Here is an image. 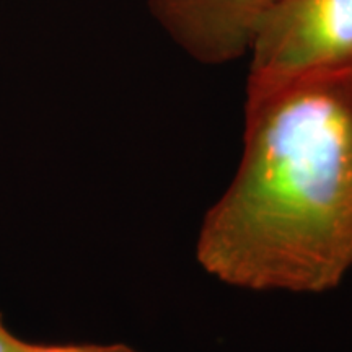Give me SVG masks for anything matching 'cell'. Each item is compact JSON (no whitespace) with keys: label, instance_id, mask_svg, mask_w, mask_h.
Listing matches in <instances>:
<instances>
[{"label":"cell","instance_id":"cell-1","mask_svg":"<svg viewBox=\"0 0 352 352\" xmlns=\"http://www.w3.org/2000/svg\"><path fill=\"white\" fill-rule=\"evenodd\" d=\"M197 258L254 290L323 292L352 270V64L248 96L240 166Z\"/></svg>","mask_w":352,"mask_h":352},{"label":"cell","instance_id":"cell-2","mask_svg":"<svg viewBox=\"0 0 352 352\" xmlns=\"http://www.w3.org/2000/svg\"><path fill=\"white\" fill-rule=\"evenodd\" d=\"M248 96L352 64V0H277L252 47Z\"/></svg>","mask_w":352,"mask_h":352},{"label":"cell","instance_id":"cell-3","mask_svg":"<svg viewBox=\"0 0 352 352\" xmlns=\"http://www.w3.org/2000/svg\"><path fill=\"white\" fill-rule=\"evenodd\" d=\"M277 0H148L152 15L189 56L223 64L252 51Z\"/></svg>","mask_w":352,"mask_h":352},{"label":"cell","instance_id":"cell-4","mask_svg":"<svg viewBox=\"0 0 352 352\" xmlns=\"http://www.w3.org/2000/svg\"><path fill=\"white\" fill-rule=\"evenodd\" d=\"M28 352H138L124 344L96 346V344H67V346H38L33 344Z\"/></svg>","mask_w":352,"mask_h":352},{"label":"cell","instance_id":"cell-5","mask_svg":"<svg viewBox=\"0 0 352 352\" xmlns=\"http://www.w3.org/2000/svg\"><path fill=\"white\" fill-rule=\"evenodd\" d=\"M33 344L15 338L8 331L0 315V352H28Z\"/></svg>","mask_w":352,"mask_h":352}]
</instances>
